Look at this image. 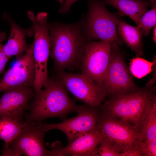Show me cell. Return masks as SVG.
Returning a JSON list of instances; mask_svg holds the SVG:
<instances>
[{"label": "cell", "mask_w": 156, "mask_h": 156, "mask_svg": "<svg viewBox=\"0 0 156 156\" xmlns=\"http://www.w3.org/2000/svg\"><path fill=\"white\" fill-rule=\"evenodd\" d=\"M117 30L121 39L135 53L137 57L143 55L142 49L143 36L139 28L130 25L119 19Z\"/></svg>", "instance_id": "obj_16"}, {"label": "cell", "mask_w": 156, "mask_h": 156, "mask_svg": "<svg viewBox=\"0 0 156 156\" xmlns=\"http://www.w3.org/2000/svg\"><path fill=\"white\" fill-rule=\"evenodd\" d=\"M2 156H17L14 150L7 144H4L3 146Z\"/></svg>", "instance_id": "obj_25"}, {"label": "cell", "mask_w": 156, "mask_h": 156, "mask_svg": "<svg viewBox=\"0 0 156 156\" xmlns=\"http://www.w3.org/2000/svg\"><path fill=\"white\" fill-rule=\"evenodd\" d=\"M58 78L75 98L87 105L99 107L107 93L103 87L82 74L58 71Z\"/></svg>", "instance_id": "obj_7"}, {"label": "cell", "mask_w": 156, "mask_h": 156, "mask_svg": "<svg viewBox=\"0 0 156 156\" xmlns=\"http://www.w3.org/2000/svg\"><path fill=\"white\" fill-rule=\"evenodd\" d=\"M16 58L14 65L0 80V92L19 86L33 87L35 71L32 44L24 55Z\"/></svg>", "instance_id": "obj_11"}, {"label": "cell", "mask_w": 156, "mask_h": 156, "mask_svg": "<svg viewBox=\"0 0 156 156\" xmlns=\"http://www.w3.org/2000/svg\"><path fill=\"white\" fill-rule=\"evenodd\" d=\"M129 71L118 43L112 42L109 64L102 85L107 94L114 96L141 90H137Z\"/></svg>", "instance_id": "obj_6"}, {"label": "cell", "mask_w": 156, "mask_h": 156, "mask_svg": "<svg viewBox=\"0 0 156 156\" xmlns=\"http://www.w3.org/2000/svg\"><path fill=\"white\" fill-rule=\"evenodd\" d=\"M102 0L105 5L117 8L120 15L129 16L136 24L150 5L149 1L144 0Z\"/></svg>", "instance_id": "obj_15"}, {"label": "cell", "mask_w": 156, "mask_h": 156, "mask_svg": "<svg viewBox=\"0 0 156 156\" xmlns=\"http://www.w3.org/2000/svg\"><path fill=\"white\" fill-rule=\"evenodd\" d=\"M23 120L4 117L0 118V140L8 143L15 138L22 130L25 124Z\"/></svg>", "instance_id": "obj_17"}, {"label": "cell", "mask_w": 156, "mask_h": 156, "mask_svg": "<svg viewBox=\"0 0 156 156\" xmlns=\"http://www.w3.org/2000/svg\"><path fill=\"white\" fill-rule=\"evenodd\" d=\"M76 112L78 113L77 116L66 118L61 123L40 122V125L46 132L53 129L63 132L67 137L68 144L80 135L95 130L100 114L96 107L87 105L78 106Z\"/></svg>", "instance_id": "obj_9"}, {"label": "cell", "mask_w": 156, "mask_h": 156, "mask_svg": "<svg viewBox=\"0 0 156 156\" xmlns=\"http://www.w3.org/2000/svg\"><path fill=\"white\" fill-rule=\"evenodd\" d=\"M153 35L152 37L155 43L156 42V26L155 25L153 29Z\"/></svg>", "instance_id": "obj_26"}, {"label": "cell", "mask_w": 156, "mask_h": 156, "mask_svg": "<svg viewBox=\"0 0 156 156\" xmlns=\"http://www.w3.org/2000/svg\"><path fill=\"white\" fill-rule=\"evenodd\" d=\"M3 92L0 98V118L7 117L23 120L25 112L29 109V101L35 95L33 88L19 86Z\"/></svg>", "instance_id": "obj_12"}, {"label": "cell", "mask_w": 156, "mask_h": 156, "mask_svg": "<svg viewBox=\"0 0 156 156\" xmlns=\"http://www.w3.org/2000/svg\"><path fill=\"white\" fill-rule=\"evenodd\" d=\"M59 2L61 4L58 10L59 13L65 14L69 12L72 5L77 0H56Z\"/></svg>", "instance_id": "obj_23"}, {"label": "cell", "mask_w": 156, "mask_h": 156, "mask_svg": "<svg viewBox=\"0 0 156 156\" xmlns=\"http://www.w3.org/2000/svg\"><path fill=\"white\" fill-rule=\"evenodd\" d=\"M50 38V55L58 71L71 70L81 63L88 41L83 33L81 21L66 24L48 23Z\"/></svg>", "instance_id": "obj_1"}, {"label": "cell", "mask_w": 156, "mask_h": 156, "mask_svg": "<svg viewBox=\"0 0 156 156\" xmlns=\"http://www.w3.org/2000/svg\"><path fill=\"white\" fill-rule=\"evenodd\" d=\"M151 9L145 13L136 24L143 36H148L150 30L156 25V0H150Z\"/></svg>", "instance_id": "obj_19"}, {"label": "cell", "mask_w": 156, "mask_h": 156, "mask_svg": "<svg viewBox=\"0 0 156 156\" xmlns=\"http://www.w3.org/2000/svg\"><path fill=\"white\" fill-rule=\"evenodd\" d=\"M3 18L6 20L10 26V33L7 42L3 46L4 53L10 59L12 56L16 58L23 55L29 48L30 45L27 44L26 35L32 36L34 33L33 27L28 29H24L18 25L5 12L3 14Z\"/></svg>", "instance_id": "obj_14"}, {"label": "cell", "mask_w": 156, "mask_h": 156, "mask_svg": "<svg viewBox=\"0 0 156 156\" xmlns=\"http://www.w3.org/2000/svg\"><path fill=\"white\" fill-rule=\"evenodd\" d=\"M103 138L96 129L78 137L66 147H63L58 141L52 144L47 143L46 145L51 149L52 156H91Z\"/></svg>", "instance_id": "obj_13"}, {"label": "cell", "mask_w": 156, "mask_h": 156, "mask_svg": "<svg viewBox=\"0 0 156 156\" xmlns=\"http://www.w3.org/2000/svg\"><path fill=\"white\" fill-rule=\"evenodd\" d=\"M88 11L81 19L82 29L88 41L115 42L121 43L122 40L118 31L120 19L109 12L102 0H88Z\"/></svg>", "instance_id": "obj_4"}, {"label": "cell", "mask_w": 156, "mask_h": 156, "mask_svg": "<svg viewBox=\"0 0 156 156\" xmlns=\"http://www.w3.org/2000/svg\"><path fill=\"white\" fill-rule=\"evenodd\" d=\"M40 122L26 120L19 134L11 142L5 144L11 148L18 156H52L51 151L44 147V138L46 132Z\"/></svg>", "instance_id": "obj_10"}, {"label": "cell", "mask_w": 156, "mask_h": 156, "mask_svg": "<svg viewBox=\"0 0 156 156\" xmlns=\"http://www.w3.org/2000/svg\"><path fill=\"white\" fill-rule=\"evenodd\" d=\"M153 96L150 90H145L114 96L104 104L101 114L118 118L140 131Z\"/></svg>", "instance_id": "obj_3"}, {"label": "cell", "mask_w": 156, "mask_h": 156, "mask_svg": "<svg viewBox=\"0 0 156 156\" xmlns=\"http://www.w3.org/2000/svg\"><path fill=\"white\" fill-rule=\"evenodd\" d=\"M153 95L152 104L144 121L140 131V141L156 139V102Z\"/></svg>", "instance_id": "obj_18"}, {"label": "cell", "mask_w": 156, "mask_h": 156, "mask_svg": "<svg viewBox=\"0 0 156 156\" xmlns=\"http://www.w3.org/2000/svg\"><path fill=\"white\" fill-rule=\"evenodd\" d=\"M9 59L4 52L3 45L0 42V76L4 71L6 64ZM1 79L0 78V80Z\"/></svg>", "instance_id": "obj_24"}, {"label": "cell", "mask_w": 156, "mask_h": 156, "mask_svg": "<svg viewBox=\"0 0 156 156\" xmlns=\"http://www.w3.org/2000/svg\"><path fill=\"white\" fill-rule=\"evenodd\" d=\"M96 129L123 156L129 151L139 149L140 131L120 119L101 114Z\"/></svg>", "instance_id": "obj_5"}, {"label": "cell", "mask_w": 156, "mask_h": 156, "mask_svg": "<svg viewBox=\"0 0 156 156\" xmlns=\"http://www.w3.org/2000/svg\"><path fill=\"white\" fill-rule=\"evenodd\" d=\"M112 43L88 41L81 64L82 74L101 86L109 62Z\"/></svg>", "instance_id": "obj_8"}, {"label": "cell", "mask_w": 156, "mask_h": 156, "mask_svg": "<svg viewBox=\"0 0 156 156\" xmlns=\"http://www.w3.org/2000/svg\"><path fill=\"white\" fill-rule=\"evenodd\" d=\"M140 156H156V139L145 140L140 142L138 146Z\"/></svg>", "instance_id": "obj_22"}, {"label": "cell", "mask_w": 156, "mask_h": 156, "mask_svg": "<svg viewBox=\"0 0 156 156\" xmlns=\"http://www.w3.org/2000/svg\"><path fill=\"white\" fill-rule=\"evenodd\" d=\"M91 156H123L110 144L103 138L99 145Z\"/></svg>", "instance_id": "obj_21"}, {"label": "cell", "mask_w": 156, "mask_h": 156, "mask_svg": "<svg viewBox=\"0 0 156 156\" xmlns=\"http://www.w3.org/2000/svg\"><path fill=\"white\" fill-rule=\"evenodd\" d=\"M6 34L4 32H0V42L3 41L5 38Z\"/></svg>", "instance_id": "obj_27"}, {"label": "cell", "mask_w": 156, "mask_h": 156, "mask_svg": "<svg viewBox=\"0 0 156 156\" xmlns=\"http://www.w3.org/2000/svg\"><path fill=\"white\" fill-rule=\"evenodd\" d=\"M34 97L26 120L41 122L47 118L58 117L63 120L68 114L76 112L78 106L58 78H49L48 86Z\"/></svg>", "instance_id": "obj_2"}, {"label": "cell", "mask_w": 156, "mask_h": 156, "mask_svg": "<svg viewBox=\"0 0 156 156\" xmlns=\"http://www.w3.org/2000/svg\"><path fill=\"white\" fill-rule=\"evenodd\" d=\"M154 63L153 60L151 62L137 57L131 60L129 69L134 76L138 78H141L153 70Z\"/></svg>", "instance_id": "obj_20"}]
</instances>
